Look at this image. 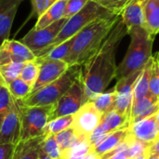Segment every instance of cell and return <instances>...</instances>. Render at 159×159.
<instances>
[{"instance_id":"43","label":"cell","mask_w":159,"mask_h":159,"mask_svg":"<svg viewBox=\"0 0 159 159\" xmlns=\"http://www.w3.org/2000/svg\"><path fill=\"white\" fill-rule=\"evenodd\" d=\"M155 116H156V119H157V123L159 124V110L155 114Z\"/></svg>"},{"instance_id":"38","label":"cell","mask_w":159,"mask_h":159,"mask_svg":"<svg viewBox=\"0 0 159 159\" xmlns=\"http://www.w3.org/2000/svg\"><path fill=\"white\" fill-rule=\"evenodd\" d=\"M148 156H159V139L152 143L147 150Z\"/></svg>"},{"instance_id":"14","label":"cell","mask_w":159,"mask_h":159,"mask_svg":"<svg viewBox=\"0 0 159 159\" xmlns=\"http://www.w3.org/2000/svg\"><path fill=\"white\" fill-rule=\"evenodd\" d=\"M22 0H0V46L8 39L13 20Z\"/></svg>"},{"instance_id":"40","label":"cell","mask_w":159,"mask_h":159,"mask_svg":"<svg viewBox=\"0 0 159 159\" xmlns=\"http://www.w3.org/2000/svg\"><path fill=\"white\" fill-rule=\"evenodd\" d=\"M39 159H52L51 157H49L48 155H46L42 150H41V153H40V157H39Z\"/></svg>"},{"instance_id":"23","label":"cell","mask_w":159,"mask_h":159,"mask_svg":"<svg viewBox=\"0 0 159 159\" xmlns=\"http://www.w3.org/2000/svg\"><path fill=\"white\" fill-rule=\"evenodd\" d=\"M39 72H40V61L36 57L32 61H28L24 62V66L21 70L20 77L23 81H25L28 85H30L32 88H34L37 80Z\"/></svg>"},{"instance_id":"28","label":"cell","mask_w":159,"mask_h":159,"mask_svg":"<svg viewBox=\"0 0 159 159\" xmlns=\"http://www.w3.org/2000/svg\"><path fill=\"white\" fill-rule=\"evenodd\" d=\"M24 62H10L0 66V76L7 86L10 82L20 77Z\"/></svg>"},{"instance_id":"31","label":"cell","mask_w":159,"mask_h":159,"mask_svg":"<svg viewBox=\"0 0 159 159\" xmlns=\"http://www.w3.org/2000/svg\"><path fill=\"white\" fill-rule=\"evenodd\" d=\"M133 102V93H116L114 109L117 112L130 117Z\"/></svg>"},{"instance_id":"20","label":"cell","mask_w":159,"mask_h":159,"mask_svg":"<svg viewBox=\"0 0 159 159\" xmlns=\"http://www.w3.org/2000/svg\"><path fill=\"white\" fill-rule=\"evenodd\" d=\"M143 28L152 35L159 34V0H143Z\"/></svg>"},{"instance_id":"6","label":"cell","mask_w":159,"mask_h":159,"mask_svg":"<svg viewBox=\"0 0 159 159\" xmlns=\"http://www.w3.org/2000/svg\"><path fill=\"white\" fill-rule=\"evenodd\" d=\"M20 120V140H28L43 135L48 123L53 104L46 106H27L22 101H16Z\"/></svg>"},{"instance_id":"26","label":"cell","mask_w":159,"mask_h":159,"mask_svg":"<svg viewBox=\"0 0 159 159\" xmlns=\"http://www.w3.org/2000/svg\"><path fill=\"white\" fill-rule=\"evenodd\" d=\"M7 88L10 91L11 96L16 101L25 100L32 93L33 89V88L25 81H23L20 77H18L12 82H10L7 85Z\"/></svg>"},{"instance_id":"41","label":"cell","mask_w":159,"mask_h":159,"mask_svg":"<svg viewBox=\"0 0 159 159\" xmlns=\"http://www.w3.org/2000/svg\"><path fill=\"white\" fill-rule=\"evenodd\" d=\"M147 158H148V155H147V153H145V154H143V155H142V156H139V157H134V158H132V159H147Z\"/></svg>"},{"instance_id":"15","label":"cell","mask_w":159,"mask_h":159,"mask_svg":"<svg viewBox=\"0 0 159 159\" xmlns=\"http://www.w3.org/2000/svg\"><path fill=\"white\" fill-rule=\"evenodd\" d=\"M43 139V136H39L28 140H20L14 147L10 159H39Z\"/></svg>"},{"instance_id":"42","label":"cell","mask_w":159,"mask_h":159,"mask_svg":"<svg viewBox=\"0 0 159 159\" xmlns=\"http://www.w3.org/2000/svg\"><path fill=\"white\" fill-rule=\"evenodd\" d=\"M147 159H159V156H148Z\"/></svg>"},{"instance_id":"36","label":"cell","mask_w":159,"mask_h":159,"mask_svg":"<svg viewBox=\"0 0 159 159\" xmlns=\"http://www.w3.org/2000/svg\"><path fill=\"white\" fill-rule=\"evenodd\" d=\"M89 0H67L66 8L64 12V18L69 19L72 16L78 13Z\"/></svg>"},{"instance_id":"34","label":"cell","mask_w":159,"mask_h":159,"mask_svg":"<svg viewBox=\"0 0 159 159\" xmlns=\"http://www.w3.org/2000/svg\"><path fill=\"white\" fill-rule=\"evenodd\" d=\"M100 6L113 14L121 15L124 8L131 0H94Z\"/></svg>"},{"instance_id":"8","label":"cell","mask_w":159,"mask_h":159,"mask_svg":"<svg viewBox=\"0 0 159 159\" xmlns=\"http://www.w3.org/2000/svg\"><path fill=\"white\" fill-rule=\"evenodd\" d=\"M66 20L67 19L63 18L40 30H35L33 28L24 35V37H22L20 41L27 46L36 57H38L52 44Z\"/></svg>"},{"instance_id":"22","label":"cell","mask_w":159,"mask_h":159,"mask_svg":"<svg viewBox=\"0 0 159 159\" xmlns=\"http://www.w3.org/2000/svg\"><path fill=\"white\" fill-rule=\"evenodd\" d=\"M151 68H152V58L143 67V72L135 84L134 90H133V102L149 93V81H150Z\"/></svg>"},{"instance_id":"4","label":"cell","mask_w":159,"mask_h":159,"mask_svg":"<svg viewBox=\"0 0 159 159\" xmlns=\"http://www.w3.org/2000/svg\"><path fill=\"white\" fill-rule=\"evenodd\" d=\"M81 74L82 65H72L61 76L50 84L31 93L22 101V102L27 106H46L54 104L71 88Z\"/></svg>"},{"instance_id":"10","label":"cell","mask_w":159,"mask_h":159,"mask_svg":"<svg viewBox=\"0 0 159 159\" xmlns=\"http://www.w3.org/2000/svg\"><path fill=\"white\" fill-rule=\"evenodd\" d=\"M37 58L40 61V72L33 88L32 93L58 79L70 67L64 61L49 60L41 57Z\"/></svg>"},{"instance_id":"16","label":"cell","mask_w":159,"mask_h":159,"mask_svg":"<svg viewBox=\"0 0 159 159\" xmlns=\"http://www.w3.org/2000/svg\"><path fill=\"white\" fill-rule=\"evenodd\" d=\"M120 17L128 30L136 26L143 27V0H131L124 8Z\"/></svg>"},{"instance_id":"18","label":"cell","mask_w":159,"mask_h":159,"mask_svg":"<svg viewBox=\"0 0 159 159\" xmlns=\"http://www.w3.org/2000/svg\"><path fill=\"white\" fill-rule=\"evenodd\" d=\"M67 0H57L50 7H48L39 18H37L36 23L34 29H44L52 23L64 18V12L66 8Z\"/></svg>"},{"instance_id":"37","label":"cell","mask_w":159,"mask_h":159,"mask_svg":"<svg viewBox=\"0 0 159 159\" xmlns=\"http://www.w3.org/2000/svg\"><path fill=\"white\" fill-rule=\"evenodd\" d=\"M15 145L3 144L0 145V159H10Z\"/></svg>"},{"instance_id":"17","label":"cell","mask_w":159,"mask_h":159,"mask_svg":"<svg viewBox=\"0 0 159 159\" xmlns=\"http://www.w3.org/2000/svg\"><path fill=\"white\" fill-rule=\"evenodd\" d=\"M129 130L128 127L106 134L103 140L92 149V152L95 153L100 157L112 152L126 140V138L129 135Z\"/></svg>"},{"instance_id":"19","label":"cell","mask_w":159,"mask_h":159,"mask_svg":"<svg viewBox=\"0 0 159 159\" xmlns=\"http://www.w3.org/2000/svg\"><path fill=\"white\" fill-rule=\"evenodd\" d=\"M98 127L103 131V133L107 134L129 127V117L113 109L102 116V121Z\"/></svg>"},{"instance_id":"21","label":"cell","mask_w":159,"mask_h":159,"mask_svg":"<svg viewBox=\"0 0 159 159\" xmlns=\"http://www.w3.org/2000/svg\"><path fill=\"white\" fill-rule=\"evenodd\" d=\"M54 137L61 149V155L69 149H71L72 147H74L75 145H76L78 143L85 140L80 138L72 127L55 134Z\"/></svg>"},{"instance_id":"2","label":"cell","mask_w":159,"mask_h":159,"mask_svg":"<svg viewBox=\"0 0 159 159\" xmlns=\"http://www.w3.org/2000/svg\"><path fill=\"white\" fill-rule=\"evenodd\" d=\"M120 18V15L110 14L86 26L75 36L71 50L64 61L69 66L83 65L99 49Z\"/></svg>"},{"instance_id":"29","label":"cell","mask_w":159,"mask_h":159,"mask_svg":"<svg viewBox=\"0 0 159 159\" xmlns=\"http://www.w3.org/2000/svg\"><path fill=\"white\" fill-rule=\"evenodd\" d=\"M14 99L10 94V91L6 84L0 87V126L6 117V116L10 112L14 105Z\"/></svg>"},{"instance_id":"11","label":"cell","mask_w":159,"mask_h":159,"mask_svg":"<svg viewBox=\"0 0 159 159\" xmlns=\"http://www.w3.org/2000/svg\"><path fill=\"white\" fill-rule=\"evenodd\" d=\"M15 101V100H14ZM20 140V120L16 102L0 126V145H16Z\"/></svg>"},{"instance_id":"9","label":"cell","mask_w":159,"mask_h":159,"mask_svg":"<svg viewBox=\"0 0 159 159\" xmlns=\"http://www.w3.org/2000/svg\"><path fill=\"white\" fill-rule=\"evenodd\" d=\"M102 114L95 107L92 102H86L75 115L72 128L77 135L85 140H89L90 134L100 125Z\"/></svg>"},{"instance_id":"7","label":"cell","mask_w":159,"mask_h":159,"mask_svg":"<svg viewBox=\"0 0 159 159\" xmlns=\"http://www.w3.org/2000/svg\"><path fill=\"white\" fill-rule=\"evenodd\" d=\"M85 103L84 85L81 74L71 88L58 100L56 103L53 104L48 122L58 117L75 115Z\"/></svg>"},{"instance_id":"1","label":"cell","mask_w":159,"mask_h":159,"mask_svg":"<svg viewBox=\"0 0 159 159\" xmlns=\"http://www.w3.org/2000/svg\"><path fill=\"white\" fill-rule=\"evenodd\" d=\"M127 34L128 29L120 18L99 49L82 65L85 102H92L104 92L108 85L116 78V49Z\"/></svg>"},{"instance_id":"3","label":"cell","mask_w":159,"mask_h":159,"mask_svg":"<svg viewBox=\"0 0 159 159\" xmlns=\"http://www.w3.org/2000/svg\"><path fill=\"white\" fill-rule=\"evenodd\" d=\"M130 43L128 51L116 68V78H124L132 73L143 69L153 56V45L155 36L141 26L132 27L128 30Z\"/></svg>"},{"instance_id":"12","label":"cell","mask_w":159,"mask_h":159,"mask_svg":"<svg viewBox=\"0 0 159 159\" xmlns=\"http://www.w3.org/2000/svg\"><path fill=\"white\" fill-rule=\"evenodd\" d=\"M129 134L136 140L152 143L159 139V124L156 116H150L129 127Z\"/></svg>"},{"instance_id":"30","label":"cell","mask_w":159,"mask_h":159,"mask_svg":"<svg viewBox=\"0 0 159 159\" xmlns=\"http://www.w3.org/2000/svg\"><path fill=\"white\" fill-rule=\"evenodd\" d=\"M149 92L159 98V51H157L152 56Z\"/></svg>"},{"instance_id":"24","label":"cell","mask_w":159,"mask_h":159,"mask_svg":"<svg viewBox=\"0 0 159 159\" xmlns=\"http://www.w3.org/2000/svg\"><path fill=\"white\" fill-rule=\"evenodd\" d=\"M73 120H74V115L58 117L56 119L49 121L46 125V127L43 130L42 136L47 137V136H50V135H55V134L70 128L73 124Z\"/></svg>"},{"instance_id":"32","label":"cell","mask_w":159,"mask_h":159,"mask_svg":"<svg viewBox=\"0 0 159 159\" xmlns=\"http://www.w3.org/2000/svg\"><path fill=\"white\" fill-rule=\"evenodd\" d=\"M41 147L42 151L49 157L52 159H61V152L56 142L54 135L44 137Z\"/></svg>"},{"instance_id":"13","label":"cell","mask_w":159,"mask_h":159,"mask_svg":"<svg viewBox=\"0 0 159 159\" xmlns=\"http://www.w3.org/2000/svg\"><path fill=\"white\" fill-rule=\"evenodd\" d=\"M158 110L159 98L149 92L147 95L132 102L129 125H132L150 116L155 115Z\"/></svg>"},{"instance_id":"39","label":"cell","mask_w":159,"mask_h":159,"mask_svg":"<svg viewBox=\"0 0 159 159\" xmlns=\"http://www.w3.org/2000/svg\"><path fill=\"white\" fill-rule=\"evenodd\" d=\"M108 159H128V153H127V151H123V152L114 155L113 157H111Z\"/></svg>"},{"instance_id":"25","label":"cell","mask_w":159,"mask_h":159,"mask_svg":"<svg viewBox=\"0 0 159 159\" xmlns=\"http://www.w3.org/2000/svg\"><path fill=\"white\" fill-rule=\"evenodd\" d=\"M116 98V92L115 89H112L108 92H102L99 96H97L92 102L94 103L95 107L102 114H106L107 112L114 109L115 102Z\"/></svg>"},{"instance_id":"33","label":"cell","mask_w":159,"mask_h":159,"mask_svg":"<svg viewBox=\"0 0 159 159\" xmlns=\"http://www.w3.org/2000/svg\"><path fill=\"white\" fill-rule=\"evenodd\" d=\"M129 137H130V143H129V148L127 150L128 159H132L147 153V150H148L151 143L136 140L130 134H129Z\"/></svg>"},{"instance_id":"5","label":"cell","mask_w":159,"mask_h":159,"mask_svg":"<svg viewBox=\"0 0 159 159\" xmlns=\"http://www.w3.org/2000/svg\"><path fill=\"white\" fill-rule=\"evenodd\" d=\"M113 14L102 6H100L94 0H89L87 5L75 15L72 16L71 18L67 19L66 22L62 26L61 30L60 31L59 34L52 42V44L43 51L38 57L47 53L50 48L60 45L61 43L75 36L81 30H83L86 26H88L92 21L98 20L99 18Z\"/></svg>"},{"instance_id":"35","label":"cell","mask_w":159,"mask_h":159,"mask_svg":"<svg viewBox=\"0 0 159 159\" xmlns=\"http://www.w3.org/2000/svg\"><path fill=\"white\" fill-rule=\"evenodd\" d=\"M32 4L31 17L39 18L48 7H50L57 0H30Z\"/></svg>"},{"instance_id":"27","label":"cell","mask_w":159,"mask_h":159,"mask_svg":"<svg viewBox=\"0 0 159 159\" xmlns=\"http://www.w3.org/2000/svg\"><path fill=\"white\" fill-rule=\"evenodd\" d=\"M75 40V36L61 43L60 45L53 47L52 48H50L47 53H45L44 55L40 56L41 58L44 59H49V60H60V61H64L66 59V57L68 56L72 45L74 43Z\"/></svg>"},{"instance_id":"44","label":"cell","mask_w":159,"mask_h":159,"mask_svg":"<svg viewBox=\"0 0 159 159\" xmlns=\"http://www.w3.org/2000/svg\"><path fill=\"white\" fill-rule=\"evenodd\" d=\"M3 84H6V83L4 82V80H3V79H2V77L0 76V87H1V86H2Z\"/></svg>"}]
</instances>
